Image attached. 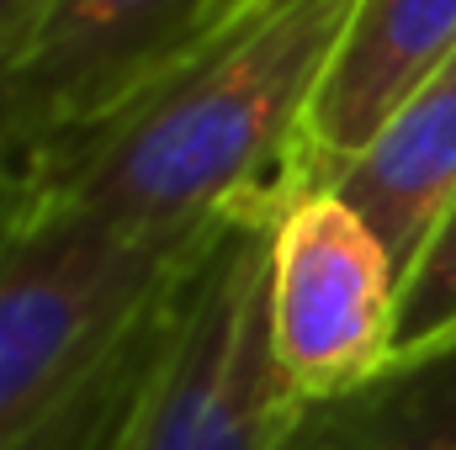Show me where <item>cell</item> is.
Returning a JSON list of instances; mask_svg holds the SVG:
<instances>
[{
    "mask_svg": "<svg viewBox=\"0 0 456 450\" xmlns=\"http://www.w3.org/2000/svg\"><path fill=\"white\" fill-rule=\"evenodd\" d=\"M456 339V207L398 292V355Z\"/></svg>",
    "mask_w": 456,
    "mask_h": 450,
    "instance_id": "cell-9",
    "label": "cell"
},
{
    "mask_svg": "<svg viewBox=\"0 0 456 450\" xmlns=\"http://www.w3.org/2000/svg\"><path fill=\"white\" fill-rule=\"evenodd\" d=\"M218 228L154 244L27 202L0 244V450L117 446Z\"/></svg>",
    "mask_w": 456,
    "mask_h": 450,
    "instance_id": "cell-2",
    "label": "cell"
},
{
    "mask_svg": "<svg viewBox=\"0 0 456 450\" xmlns=\"http://www.w3.org/2000/svg\"><path fill=\"white\" fill-rule=\"evenodd\" d=\"M239 11L244 0H43L0 59V165L32 170L102 127Z\"/></svg>",
    "mask_w": 456,
    "mask_h": 450,
    "instance_id": "cell-4",
    "label": "cell"
},
{
    "mask_svg": "<svg viewBox=\"0 0 456 450\" xmlns=\"http://www.w3.org/2000/svg\"><path fill=\"white\" fill-rule=\"evenodd\" d=\"M456 59V0H355L308 112L297 197H319L441 64Z\"/></svg>",
    "mask_w": 456,
    "mask_h": 450,
    "instance_id": "cell-6",
    "label": "cell"
},
{
    "mask_svg": "<svg viewBox=\"0 0 456 450\" xmlns=\"http://www.w3.org/2000/svg\"><path fill=\"white\" fill-rule=\"evenodd\" d=\"M27 218V175L0 165V244L16 233V223Z\"/></svg>",
    "mask_w": 456,
    "mask_h": 450,
    "instance_id": "cell-10",
    "label": "cell"
},
{
    "mask_svg": "<svg viewBox=\"0 0 456 450\" xmlns=\"http://www.w3.org/2000/svg\"><path fill=\"white\" fill-rule=\"evenodd\" d=\"M382 238L398 281L456 207V59L441 64L330 186Z\"/></svg>",
    "mask_w": 456,
    "mask_h": 450,
    "instance_id": "cell-7",
    "label": "cell"
},
{
    "mask_svg": "<svg viewBox=\"0 0 456 450\" xmlns=\"http://www.w3.org/2000/svg\"><path fill=\"white\" fill-rule=\"evenodd\" d=\"M276 450H456V339L403 350L340 398L292 403Z\"/></svg>",
    "mask_w": 456,
    "mask_h": 450,
    "instance_id": "cell-8",
    "label": "cell"
},
{
    "mask_svg": "<svg viewBox=\"0 0 456 450\" xmlns=\"http://www.w3.org/2000/svg\"><path fill=\"white\" fill-rule=\"evenodd\" d=\"M350 11L355 0H244L133 107L21 170L27 202L154 244L292 207L308 112Z\"/></svg>",
    "mask_w": 456,
    "mask_h": 450,
    "instance_id": "cell-1",
    "label": "cell"
},
{
    "mask_svg": "<svg viewBox=\"0 0 456 450\" xmlns=\"http://www.w3.org/2000/svg\"><path fill=\"white\" fill-rule=\"evenodd\" d=\"M37 5H43V0H0V59L11 53V43L21 37V27L32 21Z\"/></svg>",
    "mask_w": 456,
    "mask_h": 450,
    "instance_id": "cell-11",
    "label": "cell"
},
{
    "mask_svg": "<svg viewBox=\"0 0 456 450\" xmlns=\"http://www.w3.org/2000/svg\"><path fill=\"white\" fill-rule=\"evenodd\" d=\"M276 218L281 207H249L218 228L159 371L112 450H276L292 408L271 339Z\"/></svg>",
    "mask_w": 456,
    "mask_h": 450,
    "instance_id": "cell-3",
    "label": "cell"
},
{
    "mask_svg": "<svg viewBox=\"0 0 456 450\" xmlns=\"http://www.w3.org/2000/svg\"><path fill=\"white\" fill-rule=\"evenodd\" d=\"M398 270L335 191L297 197L271 233V339L292 403L340 398L398 360Z\"/></svg>",
    "mask_w": 456,
    "mask_h": 450,
    "instance_id": "cell-5",
    "label": "cell"
}]
</instances>
